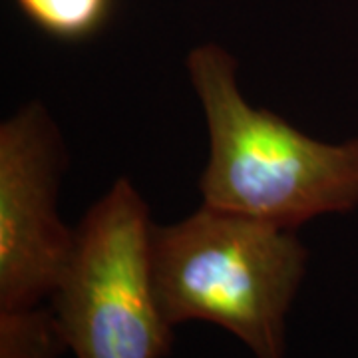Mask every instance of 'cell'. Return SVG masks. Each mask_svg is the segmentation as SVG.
<instances>
[{"label":"cell","mask_w":358,"mask_h":358,"mask_svg":"<svg viewBox=\"0 0 358 358\" xmlns=\"http://www.w3.org/2000/svg\"><path fill=\"white\" fill-rule=\"evenodd\" d=\"M185 66L209 131L205 205L293 231L357 209L358 136L324 143L253 108L239 90L237 58L221 44L195 46Z\"/></svg>","instance_id":"obj_1"},{"label":"cell","mask_w":358,"mask_h":358,"mask_svg":"<svg viewBox=\"0 0 358 358\" xmlns=\"http://www.w3.org/2000/svg\"><path fill=\"white\" fill-rule=\"evenodd\" d=\"M150 255L171 327L211 322L255 358H285L287 315L308 261L293 229L201 203L178 223H154Z\"/></svg>","instance_id":"obj_2"},{"label":"cell","mask_w":358,"mask_h":358,"mask_svg":"<svg viewBox=\"0 0 358 358\" xmlns=\"http://www.w3.org/2000/svg\"><path fill=\"white\" fill-rule=\"evenodd\" d=\"M66 348L50 307L0 313V358H60Z\"/></svg>","instance_id":"obj_6"},{"label":"cell","mask_w":358,"mask_h":358,"mask_svg":"<svg viewBox=\"0 0 358 358\" xmlns=\"http://www.w3.org/2000/svg\"><path fill=\"white\" fill-rule=\"evenodd\" d=\"M26 18L56 40L78 42L102 30L114 0H16Z\"/></svg>","instance_id":"obj_5"},{"label":"cell","mask_w":358,"mask_h":358,"mask_svg":"<svg viewBox=\"0 0 358 358\" xmlns=\"http://www.w3.org/2000/svg\"><path fill=\"white\" fill-rule=\"evenodd\" d=\"M68 166L62 134L42 102L0 126V313L50 299L74 245L58 213Z\"/></svg>","instance_id":"obj_4"},{"label":"cell","mask_w":358,"mask_h":358,"mask_svg":"<svg viewBox=\"0 0 358 358\" xmlns=\"http://www.w3.org/2000/svg\"><path fill=\"white\" fill-rule=\"evenodd\" d=\"M154 221L128 178L74 227V245L50 310L76 358H167L173 327L164 317L152 275Z\"/></svg>","instance_id":"obj_3"}]
</instances>
